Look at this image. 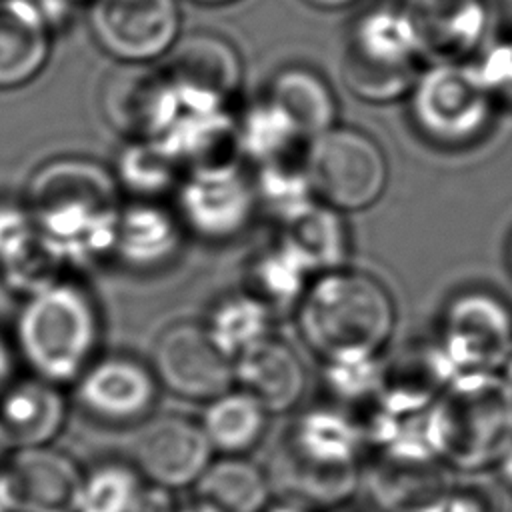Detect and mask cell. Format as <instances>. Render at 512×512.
<instances>
[{
  "instance_id": "obj_10",
  "label": "cell",
  "mask_w": 512,
  "mask_h": 512,
  "mask_svg": "<svg viewBox=\"0 0 512 512\" xmlns=\"http://www.w3.org/2000/svg\"><path fill=\"white\" fill-rule=\"evenodd\" d=\"M88 30L116 64H156L182 34L178 0H90Z\"/></svg>"
},
{
  "instance_id": "obj_30",
  "label": "cell",
  "mask_w": 512,
  "mask_h": 512,
  "mask_svg": "<svg viewBox=\"0 0 512 512\" xmlns=\"http://www.w3.org/2000/svg\"><path fill=\"white\" fill-rule=\"evenodd\" d=\"M304 272L306 268L282 242H278L276 246L262 248L248 260L242 288L270 310H276L302 296Z\"/></svg>"
},
{
  "instance_id": "obj_35",
  "label": "cell",
  "mask_w": 512,
  "mask_h": 512,
  "mask_svg": "<svg viewBox=\"0 0 512 512\" xmlns=\"http://www.w3.org/2000/svg\"><path fill=\"white\" fill-rule=\"evenodd\" d=\"M16 364H18V358H16V352H14L10 336L0 334V390L10 380L16 378V372H14Z\"/></svg>"
},
{
  "instance_id": "obj_7",
  "label": "cell",
  "mask_w": 512,
  "mask_h": 512,
  "mask_svg": "<svg viewBox=\"0 0 512 512\" xmlns=\"http://www.w3.org/2000/svg\"><path fill=\"white\" fill-rule=\"evenodd\" d=\"M302 168L308 186L342 210L372 204L382 194L388 172L380 146L352 128H328L312 138Z\"/></svg>"
},
{
  "instance_id": "obj_4",
  "label": "cell",
  "mask_w": 512,
  "mask_h": 512,
  "mask_svg": "<svg viewBox=\"0 0 512 512\" xmlns=\"http://www.w3.org/2000/svg\"><path fill=\"white\" fill-rule=\"evenodd\" d=\"M428 444L462 470L500 460L512 446L510 384L488 372L456 380L428 418Z\"/></svg>"
},
{
  "instance_id": "obj_28",
  "label": "cell",
  "mask_w": 512,
  "mask_h": 512,
  "mask_svg": "<svg viewBox=\"0 0 512 512\" xmlns=\"http://www.w3.org/2000/svg\"><path fill=\"white\" fill-rule=\"evenodd\" d=\"M148 484L126 458H102L84 468L76 512H140Z\"/></svg>"
},
{
  "instance_id": "obj_8",
  "label": "cell",
  "mask_w": 512,
  "mask_h": 512,
  "mask_svg": "<svg viewBox=\"0 0 512 512\" xmlns=\"http://www.w3.org/2000/svg\"><path fill=\"white\" fill-rule=\"evenodd\" d=\"M160 384L148 360L126 350H102L70 386V400L106 428H136L158 404Z\"/></svg>"
},
{
  "instance_id": "obj_40",
  "label": "cell",
  "mask_w": 512,
  "mask_h": 512,
  "mask_svg": "<svg viewBox=\"0 0 512 512\" xmlns=\"http://www.w3.org/2000/svg\"><path fill=\"white\" fill-rule=\"evenodd\" d=\"M194 4H200V6H226V4H232L236 0H190Z\"/></svg>"
},
{
  "instance_id": "obj_36",
  "label": "cell",
  "mask_w": 512,
  "mask_h": 512,
  "mask_svg": "<svg viewBox=\"0 0 512 512\" xmlns=\"http://www.w3.org/2000/svg\"><path fill=\"white\" fill-rule=\"evenodd\" d=\"M166 512H218L214 506H210L208 502L192 496L190 500L182 502V504H170Z\"/></svg>"
},
{
  "instance_id": "obj_27",
  "label": "cell",
  "mask_w": 512,
  "mask_h": 512,
  "mask_svg": "<svg viewBox=\"0 0 512 512\" xmlns=\"http://www.w3.org/2000/svg\"><path fill=\"white\" fill-rule=\"evenodd\" d=\"M272 310L244 288L218 296L202 326L212 344L234 362L248 348L270 336Z\"/></svg>"
},
{
  "instance_id": "obj_38",
  "label": "cell",
  "mask_w": 512,
  "mask_h": 512,
  "mask_svg": "<svg viewBox=\"0 0 512 512\" xmlns=\"http://www.w3.org/2000/svg\"><path fill=\"white\" fill-rule=\"evenodd\" d=\"M500 472H502L506 484L512 486V446H510V450L502 456V468H500Z\"/></svg>"
},
{
  "instance_id": "obj_13",
  "label": "cell",
  "mask_w": 512,
  "mask_h": 512,
  "mask_svg": "<svg viewBox=\"0 0 512 512\" xmlns=\"http://www.w3.org/2000/svg\"><path fill=\"white\" fill-rule=\"evenodd\" d=\"M84 468L50 446L0 456V512H76Z\"/></svg>"
},
{
  "instance_id": "obj_41",
  "label": "cell",
  "mask_w": 512,
  "mask_h": 512,
  "mask_svg": "<svg viewBox=\"0 0 512 512\" xmlns=\"http://www.w3.org/2000/svg\"><path fill=\"white\" fill-rule=\"evenodd\" d=\"M506 368H508V384H510V388H512V352H510V356H508Z\"/></svg>"
},
{
  "instance_id": "obj_37",
  "label": "cell",
  "mask_w": 512,
  "mask_h": 512,
  "mask_svg": "<svg viewBox=\"0 0 512 512\" xmlns=\"http://www.w3.org/2000/svg\"><path fill=\"white\" fill-rule=\"evenodd\" d=\"M306 4L310 6H316V8H326V10H336V8H344V6H350L352 2L356 0H304Z\"/></svg>"
},
{
  "instance_id": "obj_25",
  "label": "cell",
  "mask_w": 512,
  "mask_h": 512,
  "mask_svg": "<svg viewBox=\"0 0 512 512\" xmlns=\"http://www.w3.org/2000/svg\"><path fill=\"white\" fill-rule=\"evenodd\" d=\"M268 412L238 386L204 402L198 424L214 456H246L264 438Z\"/></svg>"
},
{
  "instance_id": "obj_32",
  "label": "cell",
  "mask_w": 512,
  "mask_h": 512,
  "mask_svg": "<svg viewBox=\"0 0 512 512\" xmlns=\"http://www.w3.org/2000/svg\"><path fill=\"white\" fill-rule=\"evenodd\" d=\"M478 14L474 0H414L406 20L410 22L416 38L430 40L444 48L458 42V32H476L478 24L458 20L454 16Z\"/></svg>"
},
{
  "instance_id": "obj_21",
  "label": "cell",
  "mask_w": 512,
  "mask_h": 512,
  "mask_svg": "<svg viewBox=\"0 0 512 512\" xmlns=\"http://www.w3.org/2000/svg\"><path fill=\"white\" fill-rule=\"evenodd\" d=\"M232 368L234 386L256 398L268 414L294 408L306 388V372L296 350L272 334L240 354Z\"/></svg>"
},
{
  "instance_id": "obj_26",
  "label": "cell",
  "mask_w": 512,
  "mask_h": 512,
  "mask_svg": "<svg viewBox=\"0 0 512 512\" xmlns=\"http://www.w3.org/2000/svg\"><path fill=\"white\" fill-rule=\"evenodd\" d=\"M192 496L218 512H266L270 506V478L246 456H214Z\"/></svg>"
},
{
  "instance_id": "obj_9",
  "label": "cell",
  "mask_w": 512,
  "mask_h": 512,
  "mask_svg": "<svg viewBox=\"0 0 512 512\" xmlns=\"http://www.w3.org/2000/svg\"><path fill=\"white\" fill-rule=\"evenodd\" d=\"M158 64L182 112L190 114L230 110L244 80V62L236 44L210 30L180 34Z\"/></svg>"
},
{
  "instance_id": "obj_16",
  "label": "cell",
  "mask_w": 512,
  "mask_h": 512,
  "mask_svg": "<svg viewBox=\"0 0 512 512\" xmlns=\"http://www.w3.org/2000/svg\"><path fill=\"white\" fill-rule=\"evenodd\" d=\"M188 234L166 200H124L110 260L136 276L170 268L182 254Z\"/></svg>"
},
{
  "instance_id": "obj_6",
  "label": "cell",
  "mask_w": 512,
  "mask_h": 512,
  "mask_svg": "<svg viewBox=\"0 0 512 512\" xmlns=\"http://www.w3.org/2000/svg\"><path fill=\"white\" fill-rule=\"evenodd\" d=\"M418 38L406 20L388 10H372L346 36L342 74L346 86L366 100L400 96L414 80Z\"/></svg>"
},
{
  "instance_id": "obj_39",
  "label": "cell",
  "mask_w": 512,
  "mask_h": 512,
  "mask_svg": "<svg viewBox=\"0 0 512 512\" xmlns=\"http://www.w3.org/2000/svg\"><path fill=\"white\" fill-rule=\"evenodd\" d=\"M266 512H302L300 508H296V506H290V504H276V506H268L266 508Z\"/></svg>"
},
{
  "instance_id": "obj_3",
  "label": "cell",
  "mask_w": 512,
  "mask_h": 512,
  "mask_svg": "<svg viewBox=\"0 0 512 512\" xmlns=\"http://www.w3.org/2000/svg\"><path fill=\"white\" fill-rule=\"evenodd\" d=\"M394 308L386 290L358 272H328L300 296L298 330L330 362H364L388 338Z\"/></svg>"
},
{
  "instance_id": "obj_42",
  "label": "cell",
  "mask_w": 512,
  "mask_h": 512,
  "mask_svg": "<svg viewBox=\"0 0 512 512\" xmlns=\"http://www.w3.org/2000/svg\"><path fill=\"white\" fill-rule=\"evenodd\" d=\"M64 2H68V4H80V2H90V0H64Z\"/></svg>"
},
{
  "instance_id": "obj_12",
  "label": "cell",
  "mask_w": 512,
  "mask_h": 512,
  "mask_svg": "<svg viewBox=\"0 0 512 512\" xmlns=\"http://www.w3.org/2000/svg\"><path fill=\"white\" fill-rule=\"evenodd\" d=\"M150 366L162 390L208 402L234 386L232 362L212 344L200 320H174L152 342Z\"/></svg>"
},
{
  "instance_id": "obj_17",
  "label": "cell",
  "mask_w": 512,
  "mask_h": 512,
  "mask_svg": "<svg viewBox=\"0 0 512 512\" xmlns=\"http://www.w3.org/2000/svg\"><path fill=\"white\" fill-rule=\"evenodd\" d=\"M416 124L440 144H466L488 122L482 82L458 70H434L414 96Z\"/></svg>"
},
{
  "instance_id": "obj_20",
  "label": "cell",
  "mask_w": 512,
  "mask_h": 512,
  "mask_svg": "<svg viewBox=\"0 0 512 512\" xmlns=\"http://www.w3.org/2000/svg\"><path fill=\"white\" fill-rule=\"evenodd\" d=\"M186 176L230 174L244 170L238 118L230 110L190 114L182 112L170 134Z\"/></svg>"
},
{
  "instance_id": "obj_43",
  "label": "cell",
  "mask_w": 512,
  "mask_h": 512,
  "mask_svg": "<svg viewBox=\"0 0 512 512\" xmlns=\"http://www.w3.org/2000/svg\"><path fill=\"white\" fill-rule=\"evenodd\" d=\"M510 262H512V246H510Z\"/></svg>"
},
{
  "instance_id": "obj_5",
  "label": "cell",
  "mask_w": 512,
  "mask_h": 512,
  "mask_svg": "<svg viewBox=\"0 0 512 512\" xmlns=\"http://www.w3.org/2000/svg\"><path fill=\"white\" fill-rule=\"evenodd\" d=\"M354 436L328 412H306L282 434L274 472L282 486L312 502H332L354 482Z\"/></svg>"
},
{
  "instance_id": "obj_14",
  "label": "cell",
  "mask_w": 512,
  "mask_h": 512,
  "mask_svg": "<svg viewBox=\"0 0 512 512\" xmlns=\"http://www.w3.org/2000/svg\"><path fill=\"white\" fill-rule=\"evenodd\" d=\"M214 452L198 420L166 412L152 414L136 426L132 458H128L148 486L176 492L192 488Z\"/></svg>"
},
{
  "instance_id": "obj_2",
  "label": "cell",
  "mask_w": 512,
  "mask_h": 512,
  "mask_svg": "<svg viewBox=\"0 0 512 512\" xmlns=\"http://www.w3.org/2000/svg\"><path fill=\"white\" fill-rule=\"evenodd\" d=\"M10 340L26 374L70 388L104 350V312L94 290L64 274L20 300Z\"/></svg>"
},
{
  "instance_id": "obj_29",
  "label": "cell",
  "mask_w": 512,
  "mask_h": 512,
  "mask_svg": "<svg viewBox=\"0 0 512 512\" xmlns=\"http://www.w3.org/2000/svg\"><path fill=\"white\" fill-rule=\"evenodd\" d=\"M284 230L280 242L306 268H330L344 250L342 226L338 218L308 202L282 218Z\"/></svg>"
},
{
  "instance_id": "obj_15",
  "label": "cell",
  "mask_w": 512,
  "mask_h": 512,
  "mask_svg": "<svg viewBox=\"0 0 512 512\" xmlns=\"http://www.w3.org/2000/svg\"><path fill=\"white\" fill-rule=\"evenodd\" d=\"M172 208L188 238L228 244L240 238L258 212L250 176L240 172L184 176L172 196Z\"/></svg>"
},
{
  "instance_id": "obj_34",
  "label": "cell",
  "mask_w": 512,
  "mask_h": 512,
  "mask_svg": "<svg viewBox=\"0 0 512 512\" xmlns=\"http://www.w3.org/2000/svg\"><path fill=\"white\" fill-rule=\"evenodd\" d=\"M482 86L492 88L506 102L512 104V44L502 46L488 58Z\"/></svg>"
},
{
  "instance_id": "obj_44",
  "label": "cell",
  "mask_w": 512,
  "mask_h": 512,
  "mask_svg": "<svg viewBox=\"0 0 512 512\" xmlns=\"http://www.w3.org/2000/svg\"><path fill=\"white\" fill-rule=\"evenodd\" d=\"M510 512H512V510H510Z\"/></svg>"
},
{
  "instance_id": "obj_1",
  "label": "cell",
  "mask_w": 512,
  "mask_h": 512,
  "mask_svg": "<svg viewBox=\"0 0 512 512\" xmlns=\"http://www.w3.org/2000/svg\"><path fill=\"white\" fill-rule=\"evenodd\" d=\"M22 202L42 244L70 272L110 260L124 202L110 166L78 154L44 160Z\"/></svg>"
},
{
  "instance_id": "obj_31",
  "label": "cell",
  "mask_w": 512,
  "mask_h": 512,
  "mask_svg": "<svg viewBox=\"0 0 512 512\" xmlns=\"http://www.w3.org/2000/svg\"><path fill=\"white\" fill-rule=\"evenodd\" d=\"M236 118L244 160H250L254 166L286 160L296 142L302 140L264 98Z\"/></svg>"
},
{
  "instance_id": "obj_24",
  "label": "cell",
  "mask_w": 512,
  "mask_h": 512,
  "mask_svg": "<svg viewBox=\"0 0 512 512\" xmlns=\"http://www.w3.org/2000/svg\"><path fill=\"white\" fill-rule=\"evenodd\" d=\"M264 100L302 140L326 132L336 110L328 84L304 66L280 68L268 82Z\"/></svg>"
},
{
  "instance_id": "obj_22",
  "label": "cell",
  "mask_w": 512,
  "mask_h": 512,
  "mask_svg": "<svg viewBox=\"0 0 512 512\" xmlns=\"http://www.w3.org/2000/svg\"><path fill=\"white\" fill-rule=\"evenodd\" d=\"M54 28L34 0H0V90L30 84L48 64Z\"/></svg>"
},
{
  "instance_id": "obj_11",
  "label": "cell",
  "mask_w": 512,
  "mask_h": 512,
  "mask_svg": "<svg viewBox=\"0 0 512 512\" xmlns=\"http://www.w3.org/2000/svg\"><path fill=\"white\" fill-rule=\"evenodd\" d=\"M104 122L124 140H152L170 134L182 116L176 92L156 64H116L98 90Z\"/></svg>"
},
{
  "instance_id": "obj_18",
  "label": "cell",
  "mask_w": 512,
  "mask_h": 512,
  "mask_svg": "<svg viewBox=\"0 0 512 512\" xmlns=\"http://www.w3.org/2000/svg\"><path fill=\"white\" fill-rule=\"evenodd\" d=\"M70 412L66 388L24 374L0 390V450L50 446Z\"/></svg>"
},
{
  "instance_id": "obj_33",
  "label": "cell",
  "mask_w": 512,
  "mask_h": 512,
  "mask_svg": "<svg viewBox=\"0 0 512 512\" xmlns=\"http://www.w3.org/2000/svg\"><path fill=\"white\" fill-rule=\"evenodd\" d=\"M38 240L34 222L22 200L0 198V266Z\"/></svg>"
},
{
  "instance_id": "obj_23",
  "label": "cell",
  "mask_w": 512,
  "mask_h": 512,
  "mask_svg": "<svg viewBox=\"0 0 512 512\" xmlns=\"http://www.w3.org/2000/svg\"><path fill=\"white\" fill-rule=\"evenodd\" d=\"M110 170L124 200H166L186 176L166 136L124 140Z\"/></svg>"
},
{
  "instance_id": "obj_19",
  "label": "cell",
  "mask_w": 512,
  "mask_h": 512,
  "mask_svg": "<svg viewBox=\"0 0 512 512\" xmlns=\"http://www.w3.org/2000/svg\"><path fill=\"white\" fill-rule=\"evenodd\" d=\"M446 348L464 368L486 372L512 352V320L506 306L486 294H464L446 316Z\"/></svg>"
}]
</instances>
